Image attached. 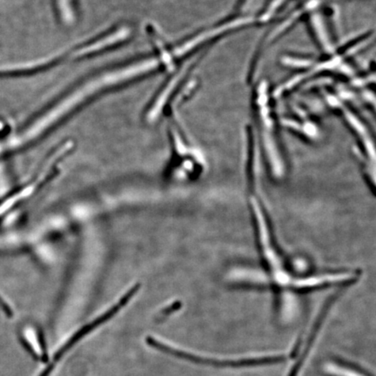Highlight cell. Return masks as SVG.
Here are the masks:
<instances>
[{
    "label": "cell",
    "mask_w": 376,
    "mask_h": 376,
    "mask_svg": "<svg viewBox=\"0 0 376 376\" xmlns=\"http://www.w3.org/2000/svg\"><path fill=\"white\" fill-rule=\"evenodd\" d=\"M269 93L268 83L266 81H261L254 87L252 98L254 125L252 128L268 169L273 177L280 178L286 170V161L279 134V123H277Z\"/></svg>",
    "instance_id": "obj_1"
},
{
    "label": "cell",
    "mask_w": 376,
    "mask_h": 376,
    "mask_svg": "<svg viewBox=\"0 0 376 376\" xmlns=\"http://www.w3.org/2000/svg\"><path fill=\"white\" fill-rule=\"evenodd\" d=\"M147 343L151 346L152 348L158 349V351L166 354L172 355L178 358L189 360V362L205 364V365H210L217 368H242V367H254L262 365H271V364L283 363L287 360L286 356H269L261 357V358H248L241 360H215L201 358V357L188 354V353L176 351V349L171 348L169 346H166L159 343L156 340L152 337L147 338Z\"/></svg>",
    "instance_id": "obj_2"
},
{
    "label": "cell",
    "mask_w": 376,
    "mask_h": 376,
    "mask_svg": "<svg viewBox=\"0 0 376 376\" xmlns=\"http://www.w3.org/2000/svg\"><path fill=\"white\" fill-rule=\"evenodd\" d=\"M337 296L338 295H334L333 297L329 298V301H326V302L324 304V306L322 307L320 314H319L317 321H315L312 331H311V334L309 336V339H307L306 347L305 348H304L303 353L301 357H300L298 363H296L294 367H292V370L290 371V375H288V376L298 375L304 362H305L307 355H309L311 348H312V345L314 344L315 338H317V336L319 330L321 329V326L322 324H324L326 314H328L330 307H331L332 306V304L336 302Z\"/></svg>",
    "instance_id": "obj_3"
},
{
    "label": "cell",
    "mask_w": 376,
    "mask_h": 376,
    "mask_svg": "<svg viewBox=\"0 0 376 376\" xmlns=\"http://www.w3.org/2000/svg\"><path fill=\"white\" fill-rule=\"evenodd\" d=\"M60 15L64 21L69 22L73 18V0H57Z\"/></svg>",
    "instance_id": "obj_4"
}]
</instances>
